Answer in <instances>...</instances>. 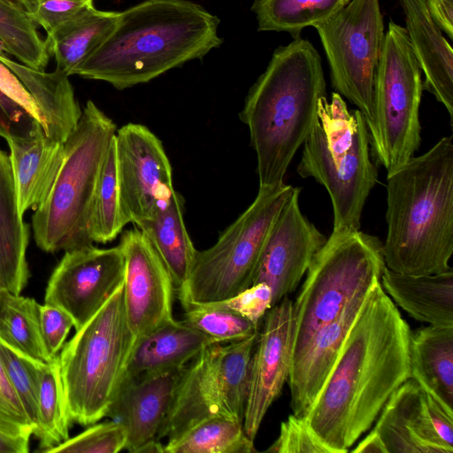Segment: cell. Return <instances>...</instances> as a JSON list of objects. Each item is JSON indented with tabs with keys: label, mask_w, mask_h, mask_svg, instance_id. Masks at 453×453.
<instances>
[{
	"label": "cell",
	"mask_w": 453,
	"mask_h": 453,
	"mask_svg": "<svg viewBox=\"0 0 453 453\" xmlns=\"http://www.w3.org/2000/svg\"><path fill=\"white\" fill-rule=\"evenodd\" d=\"M7 53V49L3 41L0 39V58H10L8 57Z\"/></svg>",
	"instance_id": "681fc988"
},
{
	"label": "cell",
	"mask_w": 453,
	"mask_h": 453,
	"mask_svg": "<svg viewBox=\"0 0 453 453\" xmlns=\"http://www.w3.org/2000/svg\"><path fill=\"white\" fill-rule=\"evenodd\" d=\"M219 24L188 0H145L119 12L111 31L73 74L117 89L147 83L218 48Z\"/></svg>",
	"instance_id": "7a4b0ae2"
},
{
	"label": "cell",
	"mask_w": 453,
	"mask_h": 453,
	"mask_svg": "<svg viewBox=\"0 0 453 453\" xmlns=\"http://www.w3.org/2000/svg\"><path fill=\"white\" fill-rule=\"evenodd\" d=\"M2 289V288L0 287V290Z\"/></svg>",
	"instance_id": "816d5d0a"
},
{
	"label": "cell",
	"mask_w": 453,
	"mask_h": 453,
	"mask_svg": "<svg viewBox=\"0 0 453 453\" xmlns=\"http://www.w3.org/2000/svg\"><path fill=\"white\" fill-rule=\"evenodd\" d=\"M127 225L121 212L117 178L114 139L98 178L90 217V234L94 242L113 241Z\"/></svg>",
	"instance_id": "e575fe53"
},
{
	"label": "cell",
	"mask_w": 453,
	"mask_h": 453,
	"mask_svg": "<svg viewBox=\"0 0 453 453\" xmlns=\"http://www.w3.org/2000/svg\"><path fill=\"white\" fill-rule=\"evenodd\" d=\"M29 438L0 433V453H27Z\"/></svg>",
	"instance_id": "7dc6e473"
},
{
	"label": "cell",
	"mask_w": 453,
	"mask_h": 453,
	"mask_svg": "<svg viewBox=\"0 0 453 453\" xmlns=\"http://www.w3.org/2000/svg\"><path fill=\"white\" fill-rule=\"evenodd\" d=\"M23 217L11 159L0 148V287L16 295L21 293L29 278V233Z\"/></svg>",
	"instance_id": "cb8c5ba5"
},
{
	"label": "cell",
	"mask_w": 453,
	"mask_h": 453,
	"mask_svg": "<svg viewBox=\"0 0 453 453\" xmlns=\"http://www.w3.org/2000/svg\"><path fill=\"white\" fill-rule=\"evenodd\" d=\"M211 343L215 342L184 320L173 319L136 339L126 375L137 376L185 366Z\"/></svg>",
	"instance_id": "484cf974"
},
{
	"label": "cell",
	"mask_w": 453,
	"mask_h": 453,
	"mask_svg": "<svg viewBox=\"0 0 453 453\" xmlns=\"http://www.w3.org/2000/svg\"><path fill=\"white\" fill-rule=\"evenodd\" d=\"M116 131L113 120L88 100L65 142V159L52 189L32 216L34 239L42 250L55 253L94 243L92 204Z\"/></svg>",
	"instance_id": "8992f818"
},
{
	"label": "cell",
	"mask_w": 453,
	"mask_h": 453,
	"mask_svg": "<svg viewBox=\"0 0 453 453\" xmlns=\"http://www.w3.org/2000/svg\"><path fill=\"white\" fill-rule=\"evenodd\" d=\"M258 332L226 345H207L184 368L157 440L172 442L199 422L225 417L243 424Z\"/></svg>",
	"instance_id": "8fae6325"
},
{
	"label": "cell",
	"mask_w": 453,
	"mask_h": 453,
	"mask_svg": "<svg viewBox=\"0 0 453 453\" xmlns=\"http://www.w3.org/2000/svg\"><path fill=\"white\" fill-rule=\"evenodd\" d=\"M426 4L434 21L452 39L453 0H426Z\"/></svg>",
	"instance_id": "bcb514c9"
},
{
	"label": "cell",
	"mask_w": 453,
	"mask_h": 453,
	"mask_svg": "<svg viewBox=\"0 0 453 453\" xmlns=\"http://www.w3.org/2000/svg\"><path fill=\"white\" fill-rule=\"evenodd\" d=\"M0 362L35 430L40 376L45 363L15 350L1 339Z\"/></svg>",
	"instance_id": "8d00e7d4"
},
{
	"label": "cell",
	"mask_w": 453,
	"mask_h": 453,
	"mask_svg": "<svg viewBox=\"0 0 453 453\" xmlns=\"http://www.w3.org/2000/svg\"><path fill=\"white\" fill-rule=\"evenodd\" d=\"M40 305L35 299L0 290V339L15 350L49 364L40 326Z\"/></svg>",
	"instance_id": "f546056e"
},
{
	"label": "cell",
	"mask_w": 453,
	"mask_h": 453,
	"mask_svg": "<svg viewBox=\"0 0 453 453\" xmlns=\"http://www.w3.org/2000/svg\"><path fill=\"white\" fill-rule=\"evenodd\" d=\"M0 90L9 98L23 107L42 127V115L35 99L17 75L1 61Z\"/></svg>",
	"instance_id": "f6af8a7d"
},
{
	"label": "cell",
	"mask_w": 453,
	"mask_h": 453,
	"mask_svg": "<svg viewBox=\"0 0 453 453\" xmlns=\"http://www.w3.org/2000/svg\"><path fill=\"white\" fill-rule=\"evenodd\" d=\"M204 304L234 311L259 326L265 313L273 306V292L266 283L259 282L232 297Z\"/></svg>",
	"instance_id": "60d3db41"
},
{
	"label": "cell",
	"mask_w": 453,
	"mask_h": 453,
	"mask_svg": "<svg viewBox=\"0 0 453 453\" xmlns=\"http://www.w3.org/2000/svg\"><path fill=\"white\" fill-rule=\"evenodd\" d=\"M415 57L425 74L423 89L447 110L453 121V50L432 19L426 0H399Z\"/></svg>",
	"instance_id": "7402d4cb"
},
{
	"label": "cell",
	"mask_w": 453,
	"mask_h": 453,
	"mask_svg": "<svg viewBox=\"0 0 453 453\" xmlns=\"http://www.w3.org/2000/svg\"><path fill=\"white\" fill-rule=\"evenodd\" d=\"M185 366L137 376L125 375L106 415L125 430V449L136 453L144 443L157 439Z\"/></svg>",
	"instance_id": "d6986e66"
},
{
	"label": "cell",
	"mask_w": 453,
	"mask_h": 453,
	"mask_svg": "<svg viewBox=\"0 0 453 453\" xmlns=\"http://www.w3.org/2000/svg\"><path fill=\"white\" fill-rule=\"evenodd\" d=\"M386 267L382 242L357 231L332 232L314 256L293 302V358L325 324L377 282Z\"/></svg>",
	"instance_id": "ba28073f"
},
{
	"label": "cell",
	"mask_w": 453,
	"mask_h": 453,
	"mask_svg": "<svg viewBox=\"0 0 453 453\" xmlns=\"http://www.w3.org/2000/svg\"><path fill=\"white\" fill-rule=\"evenodd\" d=\"M13 2L17 3L19 0H12Z\"/></svg>",
	"instance_id": "f907efd6"
},
{
	"label": "cell",
	"mask_w": 453,
	"mask_h": 453,
	"mask_svg": "<svg viewBox=\"0 0 453 453\" xmlns=\"http://www.w3.org/2000/svg\"><path fill=\"white\" fill-rule=\"evenodd\" d=\"M18 203L22 214L48 197L65 159V142L49 138L37 124L27 134L7 138Z\"/></svg>",
	"instance_id": "44dd1931"
},
{
	"label": "cell",
	"mask_w": 453,
	"mask_h": 453,
	"mask_svg": "<svg viewBox=\"0 0 453 453\" xmlns=\"http://www.w3.org/2000/svg\"><path fill=\"white\" fill-rule=\"evenodd\" d=\"M267 453H333L318 437L304 417L290 414L282 421L280 434Z\"/></svg>",
	"instance_id": "ab89813d"
},
{
	"label": "cell",
	"mask_w": 453,
	"mask_h": 453,
	"mask_svg": "<svg viewBox=\"0 0 453 453\" xmlns=\"http://www.w3.org/2000/svg\"><path fill=\"white\" fill-rule=\"evenodd\" d=\"M33 426L0 362V433L30 437Z\"/></svg>",
	"instance_id": "b9f144b4"
},
{
	"label": "cell",
	"mask_w": 453,
	"mask_h": 453,
	"mask_svg": "<svg viewBox=\"0 0 453 453\" xmlns=\"http://www.w3.org/2000/svg\"><path fill=\"white\" fill-rule=\"evenodd\" d=\"M121 212L127 224L151 218L175 191L162 142L146 126L128 123L114 136Z\"/></svg>",
	"instance_id": "4fadbf2b"
},
{
	"label": "cell",
	"mask_w": 453,
	"mask_h": 453,
	"mask_svg": "<svg viewBox=\"0 0 453 453\" xmlns=\"http://www.w3.org/2000/svg\"><path fill=\"white\" fill-rule=\"evenodd\" d=\"M293 358V301L286 296L262 320L252 353L243 427L255 440L261 423L288 381Z\"/></svg>",
	"instance_id": "e0dca14e"
},
{
	"label": "cell",
	"mask_w": 453,
	"mask_h": 453,
	"mask_svg": "<svg viewBox=\"0 0 453 453\" xmlns=\"http://www.w3.org/2000/svg\"><path fill=\"white\" fill-rule=\"evenodd\" d=\"M125 258L119 245L93 244L65 251L49 280L45 303L57 305L81 327L123 284Z\"/></svg>",
	"instance_id": "5bb4252c"
},
{
	"label": "cell",
	"mask_w": 453,
	"mask_h": 453,
	"mask_svg": "<svg viewBox=\"0 0 453 453\" xmlns=\"http://www.w3.org/2000/svg\"><path fill=\"white\" fill-rule=\"evenodd\" d=\"M380 285L393 303L415 320L453 326V270L412 276L385 267Z\"/></svg>",
	"instance_id": "603a6c76"
},
{
	"label": "cell",
	"mask_w": 453,
	"mask_h": 453,
	"mask_svg": "<svg viewBox=\"0 0 453 453\" xmlns=\"http://www.w3.org/2000/svg\"><path fill=\"white\" fill-rule=\"evenodd\" d=\"M147 237L166 266L178 299L184 295L196 249L183 219V201L174 191L150 219L135 225Z\"/></svg>",
	"instance_id": "4316f807"
},
{
	"label": "cell",
	"mask_w": 453,
	"mask_h": 453,
	"mask_svg": "<svg viewBox=\"0 0 453 453\" xmlns=\"http://www.w3.org/2000/svg\"><path fill=\"white\" fill-rule=\"evenodd\" d=\"M40 326L46 349L50 357H56L74 326L73 319L64 309L45 303L40 305Z\"/></svg>",
	"instance_id": "7bdbcfd3"
},
{
	"label": "cell",
	"mask_w": 453,
	"mask_h": 453,
	"mask_svg": "<svg viewBox=\"0 0 453 453\" xmlns=\"http://www.w3.org/2000/svg\"><path fill=\"white\" fill-rule=\"evenodd\" d=\"M326 55L332 86L365 118L373 119V88L384 41L379 0H351L324 22L313 26Z\"/></svg>",
	"instance_id": "7c38bea8"
},
{
	"label": "cell",
	"mask_w": 453,
	"mask_h": 453,
	"mask_svg": "<svg viewBox=\"0 0 453 453\" xmlns=\"http://www.w3.org/2000/svg\"><path fill=\"white\" fill-rule=\"evenodd\" d=\"M135 342L127 319L122 284L58 355L72 421L90 426L106 417Z\"/></svg>",
	"instance_id": "52a82bcc"
},
{
	"label": "cell",
	"mask_w": 453,
	"mask_h": 453,
	"mask_svg": "<svg viewBox=\"0 0 453 453\" xmlns=\"http://www.w3.org/2000/svg\"><path fill=\"white\" fill-rule=\"evenodd\" d=\"M300 192L294 187L278 213L252 283L264 282L271 288L273 306L297 288L327 239L301 211Z\"/></svg>",
	"instance_id": "9a60e30c"
},
{
	"label": "cell",
	"mask_w": 453,
	"mask_h": 453,
	"mask_svg": "<svg viewBox=\"0 0 453 453\" xmlns=\"http://www.w3.org/2000/svg\"><path fill=\"white\" fill-rule=\"evenodd\" d=\"M372 156L390 173L414 157L421 142V69L404 27L389 22L376 68Z\"/></svg>",
	"instance_id": "9c48e42d"
},
{
	"label": "cell",
	"mask_w": 453,
	"mask_h": 453,
	"mask_svg": "<svg viewBox=\"0 0 453 453\" xmlns=\"http://www.w3.org/2000/svg\"><path fill=\"white\" fill-rule=\"evenodd\" d=\"M254 441L243 424L225 417H211L192 426L165 445V453H253Z\"/></svg>",
	"instance_id": "d6a6232c"
},
{
	"label": "cell",
	"mask_w": 453,
	"mask_h": 453,
	"mask_svg": "<svg viewBox=\"0 0 453 453\" xmlns=\"http://www.w3.org/2000/svg\"><path fill=\"white\" fill-rule=\"evenodd\" d=\"M123 427L113 419L90 425L78 435L49 449L47 453H117L126 448Z\"/></svg>",
	"instance_id": "74e56055"
},
{
	"label": "cell",
	"mask_w": 453,
	"mask_h": 453,
	"mask_svg": "<svg viewBox=\"0 0 453 453\" xmlns=\"http://www.w3.org/2000/svg\"><path fill=\"white\" fill-rule=\"evenodd\" d=\"M71 418L60 372L58 356L44 364L40 376L37 420L33 434L40 452H47L69 438Z\"/></svg>",
	"instance_id": "1f68e13d"
},
{
	"label": "cell",
	"mask_w": 453,
	"mask_h": 453,
	"mask_svg": "<svg viewBox=\"0 0 453 453\" xmlns=\"http://www.w3.org/2000/svg\"><path fill=\"white\" fill-rule=\"evenodd\" d=\"M297 173L325 187L334 212L333 232L360 230L362 211L378 182L364 116L342 96L319 99L317 119L303 142Z\"/></svg>",
	"instance_id": "5b68a950"
},
{
	"label": "cell",
	"mask_w": 453,
	"mask_h": 453,
	"mask_svg": "<svg viewBox=\"0 0 453 453\" xmlns=\"http://www.w3.org/2000/svg\"><path fill=\"white\" fill-rule=\"evenodd\" d=\"M411 332L380 281L375 283L304 417L333 453L349 452L411 378Z\"/></svg>",
	"instance_id": "6da1fadb"
},
{
	"label": "cell",
	"mask_w": 453,
	"mask_h": 453,
	"mask_svg": "<svg viewBox=\"0 0 453 453\" xmlns=\"http://www.w3.org/2000/svg\"><path fill=\"white\" fill-rule=\"evenodd\" d=\"M436 400L412 378L402 383L380 412L372 431L384 453H453L437 433Z\"/></svg>",
	"instance_id": "ac0fdd59"
},
{
	"label": "cell",
	"mask_w": 453,
	"mask_h": 453,
	"mask_svg": "<svg viewBox=\"0 0 453 453\" xmlns=\"http://www.w3.org/2000/svg\"><path fill=\"white\" fill-rule=\"evenodd\" d=\"M17 4L47 35L94 6L93 0H19Z\"/></svg>",
	"instance_id": "f35d334b"
},
{
	"label": "cell",
	"mask_w": 453,
	"mask_h": 453,
	"mask_svg": "<svg viewBox=\"0 0 453 453\" xmlns=\"http://www.w3.org/2000/svg\"><path fill=\"white\" fill-rule=\"evenodd\" d=\"M323 96L326 81L314 46L297 36L277 48L239 113L257 156L259 188L284 183L289 164L315 124Z\"/></svg>",
	"instance_id": "277c9868"
},
{
	"label": "cell",
	"mask_w": 453,
	"mask_h": 453,
	"mask_svg": "<svg viewBox=\"0 0 453 453\" xmlns=\"http://www.w3.org/2000/svg\"><path fill=\"white\" fill-rule=\"evenodd\" d=\"M37 124L23 107L0 90V137L25 135L32 132Z\"/></svg>",
	"instance_id": "ee69618b"
},
{
	"label": "cell",
	"mask_w": 453,
	"mask_h": 453,
	"mask_svg": "<svg viewBox=\"0 0 453 453\" xmlns=\"http://www.w3.org/2000/svg\"><path fill=\"white\" fill-rule=\"evenodd\" d=\"M411 378L453 412V326H421L410 338Z\"/></svg>",
	"instance_id": "83f0119b"
},
{
	"label": "cell",
	"mask_w": 453,
	"mask_h": 453,
	"mask_svg": "<svg viewBox=\"0 0 453 453\" xmlns=\"http://www.w3.org/2000/svg\"><path fill=\"white\" fill-rule=\"evenodd\" d=\"M386 267L420 276L452 271L453 137L388 173Z\"/></svg>",
	"instance_id": "3957f363"
},
{
	"label": "cell",
	"mask_w": 453,
	"mask_h": 453,
	"mask_svg": "<svg viewBox=\"0 0 453 453\" xmlns=\"http://www.w3.org/2000/svg\"><path fill=\"white\" fill-rule=\"evenodd\" d=\"M0 61L21 81L35 99L42 119L46 135L65 142L81 116L69 76L56 69L47 73L30 68L11 58Z\"/></svg>",
	"instance_id": "d4e9b609"
},
{
	"label": "cell",
	"mask_w": 453,
	"mask_h": 453,
	"mask_svg": "<svg viewBox=\"0 0 453 453\" xmlns=\"http://www.w3.org/2000/svg\"><path fill=\"white\" fill-rule=\"evenodd\" d=\"M119 245L125 258L126 315L137 339L174 319L175 289L166 266L138 227L122 233Z\"/></svg>",
	"instance_id": "2e32d148"
},
{
	"label": "cell",
	"mask_w": 453,
	"mask_h": 453,
	"mask_svg": "<svg viewBox=\"0 0 453 453\" xmlns=\"http://www.w3.org/2000/svg\"><path fill=\"white\" fill-rule=\"evenodd\" d=\"M294 187L259 188L251 204L210 248L197 250L180 300L204 304L232 297L252 285L272 226Z\"/></svg>",
	"instance_id": "30bf717a"
},
{
	"label": "cell",
	"mask_w": 453,
	"mask_h": 453,
	"mask_svg": "<svg viewBox=\"0 0 453 453\" xmlns=\"http://www.w3.org/2000/svg\"><path fill=\"white\" fill-rule=\"evenodd\" d=\"M0 39L21 64L44 71L50 55L47 42L25 10L12 0H0Z\"/></svg>",
	"instance_id": "836d02e7"
},
{
	"label": "cell",
	"mask_w": 453,
	"mask_h": 453,
	"mask_svg": "<svg viewBox=\"0 0 453 453\" xmlns=\"http://www.w3.org/2000/svg\"><path fill=\"white\" fill-rule=\"evenodd\" d=\"M182 307L183 320L215 343L235 342L259 331L258 326L226 309L191 303Z\"/></svg>",
	"instance_id": "d590c367"
},
{
	"label": "cell",
	"mask_w": 453,
	"mask_h": 453,
	"mask_svg": "<svg viewBox=\"0 0 453 453\" xmlns=\"http://www.w3.org/2000/svg\"><path fill=\"white\" fill-rule=\"evenodd\" d=\"M350 0H254L258 31L288 32L297 37L306 27L326 21Z\"/></svg>",
	"instance_id": "4dcf8cb0"
},
{
	"label": "cell",
	"mask_w": 453,
	"mask_h": 453,
	"mask_svg": "<svg viewBox=\"0 0 453 453\" xmlns=\"http://www.w3.org/2000/svg\"><path fill=\"white\" fill-rule=\"evenodd\" d=\"M136 453H165V445L160 442V440L153 439L140 447Z\"/></svg>",
	"instance_id": "c3c4849f"
},
{
	"label": "cell",
	"mask_w": 453,
	"mask_h": 453,
	"mask_svg": "<svg viewBox=\"0 0 453 453\" xmlns=\"http://www.w3.org/2000/svg\"><path fill=\"white\" fill-rule=\"evenodd\" d=\"M369 291L353 298L334 319L318 329L292 360L287 382L296 416L305 417L320 392Z\"/></svg>",
	"instance_id": "ffe728a7"
},
{
	"label": "cell",
	"mask_w": 453,
	"mask_h": 453,
	"mask_svg": "<svg viewBox=\"0 0 453 453\" xmlns=\"http://www.w3.org/2000/svg\"><path fill=\"white\" fill-rule=\"evenodd\" d=\"M119 12L96 10L94 6L63 25L50 35L46 42L58 70L68 76L106 38L113 28Z\"/></svg>",
	"instance_id": "f1b7e54d"
}]
</instances>
